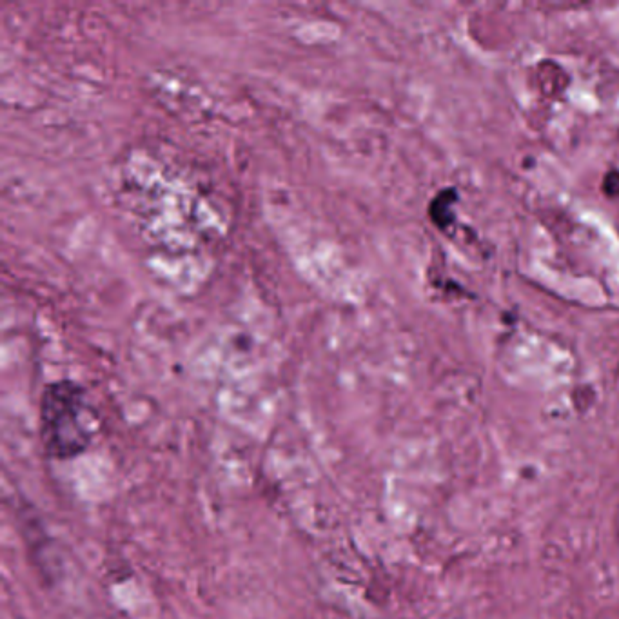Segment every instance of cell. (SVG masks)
<instances>
[{
    "label": "cell",
    "mask_w": 619,
    "mask_h": 619,
    "mask_svg": "<svg viewBox=\"0 0 619 619\" xmlns=\"http://www.w3.org/2000/svg\"><path fill=\"white\" fill-rule=\"evenodd\" d=\"M538 77H540L541 88H543V91H545L547 95H556V93H560L563 86H565V84H561L560 79H567V77L563 75V69L558 68V66L552 64V62L541 64Z\"/></svg>",
    "instance_id": "3"
},
{
    "label": "cell",
    "mask_w": 619,
    "mask_h": 619,
    "mask_svg": "<svg viewBox=\"0 0 619 619\" xmlns=\"http://www.w3.org/2000/svg\"><path fill=\"white\" fill-rule=\"evenodd\" d=\"M456 202V193L447 189L440 193L438 197L434 198L433 204H431V218H433L434 224L438 227H447L452 222L451 207Z\"/></svg>",
    "instance_id": "2"
},
{
    "label": "cell",
    "mask_w": 619,
    "mask_h": 619,
    "mask_svg": "<svg viewBox=\"0 0 619 619\" xmlns=\"http://www.w3.org/2000/svg\"><path fill=\"white\" fill-rule=\"evenodd\" d=\"M603 191L609 197H619V171H612L603 180Z\"/></svg>",
    "instance_id": "4"
},
{
    "label": "cell",
    "mask_w": 619,
    "mask_h": 619,
    "mask_svg": "<svg viewBox=\"0 0 619 619\" xmlns=\"http://www.w3.org/2000/svg\"><path fill=\"white\" fill-rule=\"evenodd\" d=\"M93 411L88 394L73 380L46 385L40 398V440L46 456L71 460L93 440Z\"/></svg>",
    "instance_id": "1"
}]
</instances>
